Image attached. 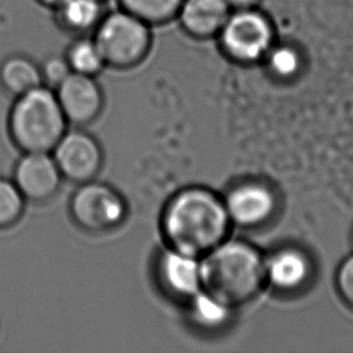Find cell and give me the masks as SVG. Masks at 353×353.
Masks as SVG:
<instances>
[{
	"label": "cell",
	"mask_w": 353,
	"mask_h": 353,
	"mask_svg": "<svg viewBox=\"0 0 353 353\" xmlns=\"http://www.w3.org/2000/svg\"><path fill=\"white\" fill-rule=\"evenodd\" d=\"M52 156L63 179L75 183L93 181L103 163L99 143L82 132L64 134L53 148Z\"/></svg>",
	"instance_id": "7"
},
{
	"label": "cell",
	"mask_w": 353,
	"mask_h": 353,
	"mask_svg": "<svg viewBox=\"0 0 353 353\" xmlns=\"http://www.w3.org/2000/svg\"><path fill=\"white\" fill-rule=\"evenodd\" d=\"M225 1L230 5L232 11H239V10L256 9L262 0H225Z\"/></svg>",
	"instance_id": "23"
},
{
	"label": "cell",
	"mask_w": 353,
	"mask_h": 353,
	"mask_svg": "<svg viewBox=\"0 0 353 353\" xmlns=\"http://www.w3.org/2000/svg\"><path fill=\"white\" fill-rule=\"evenodd\" d=\"M67 123L56 92L43 85L16 97L10 111L9 133L23 153H51L67 133Z\"/></svg>",
	"instance_id": "3"
},
{
	"label": "cell",
	"mask_w": 353,
	"mask_h": 353,
	"mask_svg": "<svg viewBox=\"0 0 353 353\" xmlns=\"http://www.w3.org/2000/svg\"><path fill=\"white\" fill-rule=\"evenodd\" d=\"M335 282L341 299L353 310V254L340 264Z\"/></svg>",
	"instance_id": "22"
},
{
	"label": "cell",
	"mask_w": 353,
	"mask_h": 353,
	"mask_svg": "<svg viewBox=\"0 0 353 353\" xmlns=\"http://www.w3.org/2000/svg\"><path fill=\"white\" fill-rule=\"evenodd\" d=\"M183 0H119L121 9L148 26H162L176 19Z\"/></svg>",
	"instance_id": "16"
},
{
	"label": "cell",
	"mask_w": 353,
	"mask_h": 353,
	"mask_svg": "<svg viewBox=\"0 0 353 353\" xmlns=\"http://www.w3.org/2000/svg\"><path fill=\"white\" fill-rule=\"evenodd\" d=\"M93 39L105 65L122 70L138 67L152 46L151 26L122 9L104 14Z\"/></svg>",
	"instance_id": "4"
},
{
	"label": "cell",
	"mask_w": 353,
	"mask_h": 353,
	"mask_svg": "<svg viewBox=\"0 0 353 353\" xmlns=\"http://www.w3.org/2000/svg\"><path fill=\"white\" fill-rule=\"evenodd\" d=\"M201 291L234 309L257 296L265 280V261L243 241H227L201 258Z\"/></svg>",
	"instance_id": "2"
},
{
	"label": "cell",
	"mask_w": 353,
	"mask_h": 353,
	"mask_svg": "<svg viewBox=\"0 0 353 353\" xmlns=\"http://www.w3.org/2000/svg\"><path fill=\"white\" fill-rule=\"evenodd\" d=\"M230 12L225 0H183L176 19L187 35L208 40L217 38Z\"/></svg>",
	"instance_id": "11"
},
{
	"label": "cell",
	"mask_w": 353,
	"mask_h": 353,
	"mask_svg": "<svg viewBox=\"0 0 353 353\" xmlns=\"http://www.w3.org/2000/svg\"><path fill=\"white\" fill-rule=\"evenodd\" d=\"M191 301L192 315L199 325L206 328H217L230 319L233 309L206 292H199Z\"/></svg>",
	"instance_id": "18"
},
{
	"label": "cell",
	"mask_w": 353,
	"mask_h": 353,
	"mask_svg": "<svg viewBox=\"0 0 353 353\" xmlns=\"http://www.w3.org/2000/svg\"><path fill=\"white\" fill-rule=\"evenodd\" d=\"M220 48L233 62L248 65L262 61L275 43L272 19L256 9L232 11L217 35Z\"/></svg>",
	"instance_id": "5"
},
{
	"label": "cell",
	"mask_w": 353,
	"mask_h": 353,
	"mask_svg": "<svg viewBox=\"0 0 353 353\" xmlns=\"http://www.w3.org/2000/svg\"><path fill=\"white\" fill-rule=\"evenodd\" d=\"M0 83L5 91L14 97L43 86L41 69L29 58L14 56L0 68Z\"/></svg>",
	"instance_id": "15"
},
{
	"label": "cell",
	"mask_w": 353,
	"mask_h": 353,
	"mask_svg": "<svg viewBox=\"0 0 353 353\" xmlns=\"http://www.w3.org/2000/svg\"><path fill=\"white\" fill-rule=\"evenodd\" d=\"M70 214L80 228L101 233L119 227L127 215L122 196L111 187L98 182L81 183L72 201Z\"/></svg>",
	"instance_id": "6"
},
{
	"label": "cell",
	"mask_w": 353,
	"mask_h": 353,
	"mask_svg": "<svg viewBox=\"0 0 353 353\" xmlns=\"http://www.w3.org/2000/svg\"><path fill=\"white\" fill-rule=\"evenodd\" d=\"M40 3H43V5H48V6H51V8H57L58 5L62 3L63 0H39Z\"/></svg>",
	"instance_id": "24"
},
{
	"label": "cell",
	"mask_w": 353,
	"mask_h": 353,
	"mask_svg": "<svg viewBox=\"0 0 353 353\" xmlns=\"http://www.w3.org/2000/svg\"><path fill=\"white\" fill-rule=\"evenodd\" d=\"M225 205L230 222L243 228H254L272 217L276 199L267 187L248 183L230 192Z\"/></svg>",
	"instance_id": "10"
},
{
	"label": "cell",
	"mask_w": 353,
	"mask_h": 353,
	"mask_svg": "<svg viewBox=\"0 0 353 353\" xmlns=\"http://www.w3.org/2000/svg\"><path fill=\"white\" fill-rule=\"evenodd\" d=\"M310 274V261L299 250H282L265 261V280L279 291H296L305 285Z\"/></svg>",
	"instance_id": "13"
},
{
	"label": "cell",
	"mask_w": 353,
	"mask_h": 353,
	"mask_svg": "<svg viewBox=\"0 0 353 353\" xmlns=\"http://www.w3.org/2000/svg\"><path fill=\"white\" fill-rule=\"evenodd\" d=\"M54 92L69 123L85 125L101 115L104 98L94 77L72 72Z\"/></svg>",
	"instance_id": "9"
},
{
	"label": "cell",
	"mask_w": 353,
	"mask_h": 353,
	"mask_svg": "<svg viewBox=\"0 0 353 353\" xmlns=\"http://www.w3.org/2000/svg\"><path fill=\"white\" fill-rule=\"evenodd\" d=\"M352 241H353V233H352Z\"/></svg>",
	"instance_id": "25"
},
{
	"label": "cell",
	"mask_w": 353,
	"mask_h": 353,
	"mask_svg": "<svg viewBox=\"0 0 353 353\" xmlns=\"http://www.w3.org/2000/svg\"><path fill=\"white\" fill-rule=\"evenodd\" d=\"M40 69L43 75V85L54 90L72 72L65 57H58V56L48 58Z\"/></svg>",
	"instance_id": "21"
},
{
	"label": "cell",
	"mask_w": 353,
	"mask_h": 353,
	"mask_svg": "<svg viewBox=\"0 0 353 353\" xmlns=\"http://www.w3.org/2000/svg\"><path fill=\"white\" fill-rule=\"evenodd\" d=\"M26 199L12 180L0 177V230L16 225L23 215Z\"/></svg>",
	"instance_id": "19"
},
{
	"label": "cell",
	"mask_w": 353,
	"mask_h": 353,
	"mask_svg": "<svg viewBox=\"0 0 353 353\" xmlns=\"http://www.w3.org/2000/svg\"><path fill=\"white\" fill-rule=\"evenodd\" d=\"M159 272L164 285L176 296L192 299L203 290L201 258L170 248L161 258Z\"/></svg>",
	"instance_id": "12"
},
{
	"label": "cell",
	"mask_w": 353,
	"mask_h": 353,
	"mask_svg": "<svg viewBox=\"0 0 353 353\" xmlns=\"http://www.w3.org/2000/svg\"><path fill=\"white\" fill-rule=\"evenodd\" d=\"M67 59L72 72L96 77L105 67L101 51L93 37L82 35L68 48Z\"/></svg>",
	"instance_id": "17"
},
{
	"label": "cell",
	"mask_w": 353,
	"mask_h": 353,
	"mask_svg": "<svg viewBox=\"0 0 353 353\" xmlns=\"http://www.w3.org/2000/svg\"><path fill=\"white\" fill-rule=\"evenodd\" d=\"M56 11L61 27L80 37L93 33L105 14L104 0H63Z\"/></svg>",
	"instance_id": "14"
},
{
	"label": "cell",
	"mask_w": 353,
	"mask_h": 353,
	"mask_svg": "<svg viewBox=\"0 0 353 353\" xmlns=\"http://www.w3.org/2000/svg\"><path fill=\"white\" fill-rule=\"evenodd\" d=\"M63 176L52 154L48 152L23 153L14 167V185L26 201L45 203L56 196Z\"/></svg>",
	"instance_id": "8"
},
{
	"label": "cell",
	"mask_w": 353,
	"mask_h": 353,
	"mask_svg": "<svg viewBox=\"0 0 353 353\" xmlns=\"http://www.w3.org/2000/svg\"><path fill=\"white\" fill-rule=\"evenodd\" d=\"M162 223L172 250L203 258L225 241L232 222L225 201L209 190L193 187L169 201Z\"/></svg>",
	"instance_id": "1"
},
{
	"label": "cell",
	"mask_w": 353,
	"mask_h": 353,
	"mask_svg": "<svg viewBox=\"0 0 353 353\" xmlns=\"http://www.w3.org/2000/svg\"><path fill=\"white\" fill-rule=\"evenodd\" d=\"M264 59H267L269 70L277 77L286 79L296 72L299 57L293 48L287 45H275L270 48Z\"/></svg>",
	"instance_id": "20"
}]
</instances>
